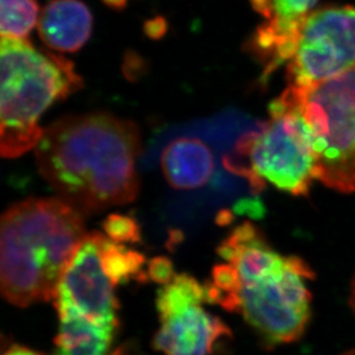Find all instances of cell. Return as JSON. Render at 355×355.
<instances>
[{
    "label": "cell",
    "instance_id": "cell-1",
    "mask_svg": "<svg viewBox=\"0 0 355 355\" xmlns=\"http://www.w3.org/2000/svg\"><path fill=\"white\" fill-rule=\"evenodd\" d=\"M218 252L222 262L205 285L208 302L239 313L269 347L300 338L311 318L309 266L278 253L251 222L234 229Z\"/></svg>",
    "mask_w": 355,
    "mask_h": 355
},
{
    "label": "cell",
    "instance_id": "cell-2",
    "mask_svg": "<svg viewBox=\"0 0 355 355\" xmlns=\"http://www.w3.org/2000/svg\"><path fill=\"white\" fill-rule=\"evenodd\" d=\"M141 148L132 121L101 112L51 124L36 146V159L61 199L84 214L135 200Z\"/></svg>",
    "mask_w": 355,
    "mask_h": 355
},
{
    "label": "cell",
    "instance_id": "cell-3",
    "mask_svg": "<svg viewBox=\"0 0 355 355\" xmlns=\"http://www.w3.org/2000/svg\"><path fill=\"white\" fill-rule=\"evenodd\" d=\"M87 234L83 214L61 198H29L3 213L0 278L7 302L27 306L52 302Z\"/></svg>",
    "mask_w": 355,
    "mask_h": 355
},
{
    "label": "cell",
    "instance_id": "cell-4",
    "mask_svg": "<svg viewBox=\"0 0 355 355\" xmlns=\"http://www.w3.org/2000/svg\"><path fill=\"white\" fill-rule=\"evenodd\" d=\"M0 71V151L3 158H17L43 137L38 121L44 112L80 90L83 80L67 58L12 38L1 40Z\"/></svg>",
    "mask_w": 355,
    "mask_h": 355
},
{
    "label": "cell",
    "instance_id": "cell-5",
    "mask_svg": "<svg viewBox=\"0 0 355 355\" xmlns=\"http://www.w3.org/2000/svg\"><path fill=\"white\" fill-rule=\"evenodd\" d=\"M269 112L270 120L241 136L235 155L225 157L223 164L253 188L263 187L267 180L282 191L307 195L316 178V160L295 89L288 87Z\"/></svg>",
    "mask_w": 355,
    "mask_h": 355
},
{
    "label": "cell",
    "instance_id": "cell-6",
    "mask_svg": "<svg viewBox=\"0 0 355 355\" xmlns=\"http://www.w3.org/2000/svg\"><path fill=\"white\" fill-rule=\"evenodd\" d=\"M144 266L139 252L101 232L87 234L58 286V314L119 327L115 288L131 279H145Z\"/></svg>",
    "mask_w": 355,
    "mask_h": 355
},
{
    "label": "cell",
    "instance_id": "cell-7",
    "mask_svg": "<svg viewBox=\"0 0 355 355\" xmlns=\"http://www.w3.org/2000/svg\"><path fill=\"white\" fill-rule=\"evenodd\" d=\"M312 136L316 178L340 192L355 191V67L309 87H295Z\"/></svg>",
    "mask_w": 355,
    "mask_h": 355
},
{
    "label": "cell",
    "instance_id": "cell-8",
    "mask_svg": "<svg viewBox=\"0 0 355 355\" xmlns=\"http://www.w3.org/2000/svg\"><path fill=\"white\" fill-rule=\"evenodd\" d=\"M206 302L205 286L188 274H175L162 284L155 349L164 355H229L232 331L205 309Z\"/></svg>",
    "mask_w": 355,
    "mask_h": 355
},
{
    "label": "cell",
    "instance_id": "cell-9",
    "mask_svg": "<svg viewBox=\"0 0 355 355\" xmlns=\"http://www.w3.org/2000/svg\"><path fill=\"white\" fill-rule=\"evenodd\" d=\"M354 67L355 7H327L312 12L288 60L290 87H313Z\"/></svg>",
    "mask_w": 355,
    "mask_h": 355
},
{
    "label": "cell",
    "instance_id": "cell-10",
    "mask_svg": "<svg viewBox=\"0 0 355 355\" xmlns=\"http://www.w3.org/2000/svg\"><path fill=\"white\" fill-rule=\"evenodd\" d=\"M266 21L250 40L248 49L265 64L262 80L291 59L299 36L318 0H250Z\"/></svg>",
    "mask_w": 355,
    "mask_h": 355
},
{
    "label": "cell",
    "instance_id": "cell-11",
    "mask_svg": "<svg viewBox=\"0 0 355 355\" xmlns=\"http://www.w3.org/2000/svg\"><path fill=\"white\" fill-rule=\"evenodd\" d=\"M92 22V14L83 1L51 0L40 13L38 34L52 50L73 53L90 38Z\"/></svg>",
    "mask_w": 355,
    "mask_h": 355
},
{
    "label": "cell",
    "instance_id": "cell-12",
    "mask_svg": "<svg viewBox=\"0 0 355 355\" xmlns=\"http://www.w3.org/2000/svg\"><path fill=\"white\" fill-rule=\"evenodd\" d=\"M161 168L173 188L193 190L209 181L215 169L214 155L199 138H176L161 153Z\"/></svg>",
    "mask_w": 355,
    "mask_h": 355
},
{
    "label": "cell",
    "instance_id": "cell-13",
    "mask_svg": "<svg viewBox=\"0 0 355 355\" xmlns=\"http://www.w3.org/2000/svg\"><path fill=\"white\" fill-rule=\"evenodd\" d=\"M0 31L3 38L27 40L37 24V0H0Z\"/></svg>",
    "mask_w": 355,
    "mask_h": 355
},
{
    "label": "cell",
    "instance_id": "cell-14",
    "mask_svg": "<svg viewBox=\"0 0 355 355\" xmlns=\"http://www.w3.org/2000/svg\"><path fill=\"white\" fill-rule=\"evenodd\" d=\"M105 232L116 243H135L139 239L137 222L124 215L113 214L104 222Z\"/></svg>",
    "mask_w": 355,
    "mask_h": 355
},
{
    "label": "cell",
    "instance_id": "cell-15",
    "mask_svg": "<svg viewBox=\"0 0 355 355\" xmlns=\"http://www.w3.org/2000/svg\"><path fill=\"white\" fill-rule=\"evenodd\" d=\"M174 270L171 262L167 259L155 258L150 262L148 267V276L152 277L153 281L160 284H164L174 276Z\"/></svg>",
    "mask_w": 355,
    "mask_h": 355
},
{
    "label": "cell",
    "instance_id": "cell-16",
    "mask_svg": "<svg viewBox=\"0 0 355 355\" xmlns=\"http://www.w3.org/2000/svg\"><path fill=\"white\" fill-rule=\"evenodd\" d=\"M166 31L167 27H166V20L164 17H155L145 24V33L150 38L158 40L166 34Z\"/></svg>",
    "mask_w": 355,
    "mask_h": 355
},
{
    "label": "cell",
    "instance_id": "cell-17",
    "mask_svg": "<svg viewBox=\"0 0 355 355\" xmlns=\"http://www.w3.org/2000/svg\"><path fill=\"white\" fill-rule=\"evenodd\" d=\"M3 355H42L40 353L35 352L33 349H27L24 346L14 345L10 346V349H7L6 352Z\"/></svg>",
    "mask_w": 355,
    "mask_h": 355
},
{
    "label": "cell",
    "instance_id": "cell-18",
    "mask_svg": "<svg viewBox=\"0 0 355 355\" xmlns=\"http://www.w3.org/2000/svg\"><path fill=\"white\" fill-rule=\"evenodd\" d=\"M105 5L111 7L113 10H122L127 6L128 0H103Z\"/></svg>",
    "mask_w": 355,
    "mask_h": 355
},
{
    "label": "cell",
    "instance_id": "cell-19",
    "mask_svg": "<svg viewBox=\"0 0 355 355\" xmlns=\"http://www.w3.org/2000/svg\"><path fill=\"white\" fill-rule=\"evenodd\" d=\"M351 306H352L353 311L355 312V277L352 282V288H351V299H349Z\"/></svg>",
    "mask_w": 355,
    "mask_h": 355
},
{
    "label": "cell",
    "instance_id": "cell-20",
    "mask_svg": "<svg viewBox=\"0 0 355 355\" xmlns=\"http://www.w3.org/2000/svg\"><path fill=\"white\" fill-rule=\"evenodd\" d=\"M343 355H355V349H352V351H349V352L344 353Z\"/></svg>",
    "mask_w": 355,
    "mask_h": 355
},
{
    "label": "cell",
    "instance_id": "cell-21",
    "mask_svg": "<svg viewBox=\"0 0 355 355\" xmlns=\"http://www.w3.org/2000/svg\"><path fill=\"white\" fill-rule=\"evenodd\" d=\"M229 218H230V214H227V221H228ZM222 220H225V216L223 215H221V221ZM223 222V221H222ZM221 222V223H222Z\"/></svg>",
    "mask_w": 355,
    "mask_h": 355
}]
</instances>
